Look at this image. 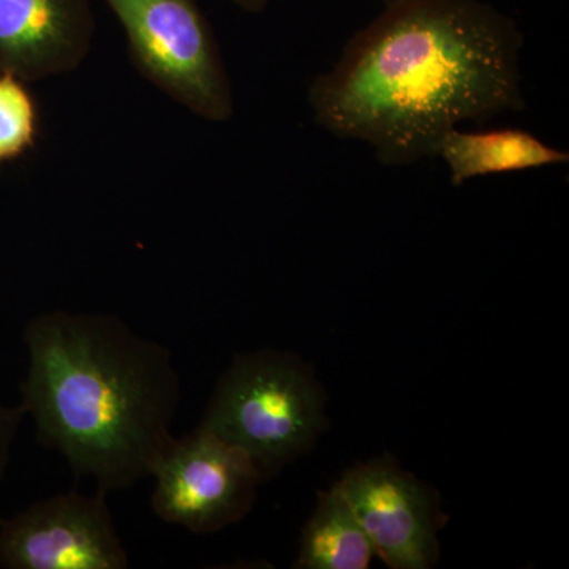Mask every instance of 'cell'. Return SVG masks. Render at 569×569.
<instances>
[{
  "label": "cell",
  "instance_id": "cell-5",
  "mask_svg": "<svg viewBox=\"0 0 569 569\" xmlns=\"http://www.w3.org/2000/svg\"><path fill=\"white\" fill-rule=\"evenodd\" d=\"M151 478L156 516L198 535L216 533L244 518L263 481L242 449L201 427L174 437Z\"/></svg>",
  "mask_w": 569,
  "mask_h": 569
},
{
  "label": "cell",
  "instance_id": "cell-13",
  "mask_svg": "<svg viewBox=\"0 0 569 569\" xmlns=\"http://www.w3.org/2000/svg\"><path fill=\"white\" fill-rule=\"evenodd\" d=\"M239 9L249 11V13H261L268 7L271 0H233ZM383 3L391 2V0H381Z\"/></svg>",
  "mask_w": 569,
  "mask_h": 569
},
{
  "label": "cell",
  "instance_id": "cell-10",
  "mask_svg": "<svg viewBox=\"0 0 569 569\" xmlns=\"http://www.w3.org/2000/svg\"><path fill=\"white\" fill-rule=\"evenodd\" d=\"M376 553L346 498L335 488L318 501L302 533L296 568L366 569Z\"/></svg>",
  "mask_w": 569,
  "mask_h": 569
},
{
  "label": "cell",
  "instance_id": "cell-11",
  "mask_svg": "<svg viewBox=\"0 0 569 569\" xmlns=\"http://www.w3.org/2000/svg\"><path fill=\"white\" fill-rule=\"evenodd\" d=\"M40 133L39 104L28 82L0 71V163L26 156Z\"/></svg>",
  "mask_w": 569,
  "mask_h": 569
},
{
  "label": "cell",
  "instance_id": "cell-4",
  "mask_svg": "<svg viewBox=\"0 0 569 569\" xmlns=\"http://www.w3.org/2000/svg\"><path fill=\"white\" fill-rule=\"evenodd\" d=\"M121 22L146 80L211 122L233 118L222 51L198 0H104Z\"/></svg>",
  "mask_w": 569,
  "mask_h": 569
},
{
  "label": "cell",
  "instance_id": "cell-7",
  "mask_svg": "<svg viewBox=\"0 0 569 569\" xmlns=\"http://www.w3.org/2000/svg\"><path fill=\"white\" fill-rule=\"evenodd\" d=\"M336 488L388 567L426 569L436 561L432 500L417 479L376 460L348 471Z\"/></svg>",
  "mask_w": 569,
  "mask_h": 569
},
{
  "label": "cell",
  "instance_id": "cell-6",
  "mask_svg": "<svg viewBox=\"0 0 569 569\" xmlns=\"http://www.w3.org/2000/svg\"><path fill=\"white\" fill-rule=\"evenodd\" d=\"M129 553L112 523L107 492L77 490L36 501L0 522V567L126 569Z\"/></svg>",
  "mask_w": 569,
  "mask_h": 569
},
{
  "label": "cell",
  "instance_id": "cell-12",
  "mask_svg": "<svg viewBox=\"0 0 569 569\" xmlns=\"http://www.w3.org/2000/svg\"><path fill=\"white\" fill-rule=\"evenodd\" d=\"M26 413L21 406L11 407L0 402V481L6 477L14 441L20 432Z\"/></svg>",
  "mask_w": 569,
  "mask_h": 569
},
{
  "label": "cell",
  "instance_id": "cell-1",
  "mask_svg": "<svg viewBox=\"0 0 569 569\" xmlns=\"http://www.w3.org/2000/svg\"><path fill=\"white\" fill-rule=\"evenodd\" d=\"M518 26L479 0H391L309 88L318 126L387 167L436 157L462 122L526 107Z\"/></svg>",
  "mask_w": 569,
  "mask_h": 569
},
{
  "label": "cell",
  "instance_id": "cell-9",
  "mask_svg": "<svg viewBox=\"0 0 569 569\" xmlns=\"http://www.w3.org/2000/svg\"><path fill=\"white\" fill-rule=\"evenodd\" d=\"M436 157L448 167L449 181L459 187L475 178L515 173L568 163L569 153L560 151L522 129L462 132L452 129L441 138Z\"/></svg>",
  "mask_w": 569,
  "mask_h": 569
},
{
  "label": "cell",
  "instance_id": "cell-8",
  "mask_svg": "<svg viewBox=\"0 0 569 569\" xmlns=\"http://www.w3.org/2000/svg\"><path fill=\"white\" fill-rule=\"evenodd\" d=\"M89 0H0V71L26 82L77 70L92 47Z\"/></svg>",
  "mask_w": 569,
  "mask_h": 569
},
{
  "label": "cell",
  "instance_id": "cell-2",
  "mask_svg": "<svg viewBox=\"0 0 569 569\" xmlns=\"http://www.w3.org/2000/svg\"><path fill=\"white\" fill-rule=\"evenodd\" d=\"M22 410L37 438L97 489L151 478L174 440L181 377L170 348L111 313H39L26 325Z\"/></svg>",
  "mask_w": 569,
  "mask_h": 569
},
{
  "label": "cell",
  "instance_id": "cell-3",
  "mask_svg": "<svg viewBox=\"0 0 569 569\" xmlns=\"http://www.w3.org/2000/svg\"><path fill=\"white\" fill-rule=\"evenodd\" d=\"M323 400L293 355H241L217 383L201 429L234 445L268 478L310 448L323 427Z\"/></svg>",
  "mask_w": 569,
  "mask_h": 569
}]
</instances>
